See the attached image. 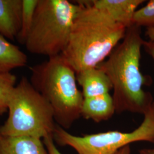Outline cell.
<instances>
[{
    "instance_id": "obj_16",
    "label": "cell",
    "mask_w": 154,
    "mask_h": 154,
    "mask_svg": "<svg viewBox=\"0 0 154 154\" xmlns=\"http://www.w3.org/2000/svg\"><path fill=\"white\" fill-rule=\"evenodd\" d=\"M43 142L49 154H62L55 146L53 136L44 138Z\"/></svg>"
},
{
    "instance_id": "obj_19",
    "label": "cell",
    "mask_w": 154,
    "mask_h": 154,
    "mask_svg": "<svg viewBox=\"0 0 154 154\" xmlns=\"http://www.w3.org/2000/svg\"><path fill=\"white\" fill-rule=\"evenodd\" d=\"M139 152V154H154V148L142 149Z\"/></svg>"
},
{
    "instance_id": "obj_10",
    "label": "cell",
    "mask_w": 154,
    "mask_h": 154,
    "mask_svg": "<svg viewBox=\"0 0 154 154\" xmlns=\"http://www.w3.org/2000/svg\"><path fill=\"white\" fill-rule=\"evenodd\" d=\"M0 154H49L41 139L0 134Z\"/></svg>"
},
{
    "instance_id": "obj_18",
    "label": "cell",
    "mask_w": 154,
    "mask_h": 154,
    "mask_svg": "<svg viewBox=\"0 0 154 154\" xmlns=\"http://www.w3.org/2000/svg\"><path fill=\"white\" fill-rule=\"evenodd\" d=\"M114 154H132L130 145H127L123 147Z\"/></svg>"
},
{
    "instance_id": "obj_7",
    "label": "cell",
    "mask_w": 154,
    "mask_h": 154,
    "mask_svg": "<svg viewBox=\"0 0 154 154\" xmlns=\"http://www.w3.org/2000/svg\"><path fill=\"white\" fill-rule=\"evenodd\" d=\"M143 0H91L94 7L106 11L116 22L127 28L132 25L133 17Z\"/></svg>"
},
{
    "instance_id": "obj_13",
    "label": "cell",
    "mask_w": 154,
    "mask_h": 154,
    "mask_svg": "<svg viewBox=\"0 0 154 154\" xmlns=\"http://www.w3.org/2000/svg\"><path fill=\"white\" fill-rule=\"evenodd\" d=\"M38 0H22L21 29L17 37L21 44L25 45L33 25Z\"/></svg>"
},
{
    "instance_id": "obj_11",
    "label": "cell",
    "mask_w": 154,
    "mask_h": 154,
    "mask_svg": "<svg viewBox=\"0 0 154 154\" xmlns=\"http://www.w3.org/2000/svg\"><path fill=\"white\" fill-rule=\"evenodd\" d=\"M116 113L114 100L110 94L83 99L81 116L99 123L107 121Z\"/></svg>"
},
{
    "instance_id": "obj_8",
    "label": "cell",
    "mask_w": 154,
    "mask_h": 154,
    "mask_svg": "<svg viewBox=\"0 0 154 154\" xmlns=\"http://www.w3.org/2000/svg\"><path fill=\"white\" fill-rule=\"evenodd\" d=\"M77 83L82 88L83 98L110 94L112 85L108 76L98 67L83 70L76 74Z\"/></svg>"
},
{
    "instance_id": "obj_9",
    "label": "cell",
    "mask_w": 154,
    "mask_h": 154,
    "mask_svg": "<svg viewBox=\"0 0 154 154\" xmlns=\"http://www.w3.org/2000/svg\"><path fill=\"white\" fill-rule=\"evenodd\" d=\"M22 11V0H0V34L8 40L18 36Z\"/></svg>"
},
{
    "instance_id": "obj_15",
    "label": "cell",
    "mask_w": 154,
    "mask_h": 154,
    "mask_svg": "<svg viewBox=\"0 0 154 154\" xmlns=\"http://www.w3.org/2000/svg\"><path fill=\"white\" fill-rule=\"evenodd\" d=\"M132 25L147 29H154V0L149 1L146 5L138 9L133 17Z\"/></svg>"
},
{
    "instance_id": "obj_17",
    "label": "cell",
    "mask_w": 154,
    "mask_h": 154,
    "mask_svg": "<svg viewBox=\"0 0 154 154\" xmlns=\"http://www.w3.org/2000/svg\"><path fill=\"white\" fill-rule=\"evenodd\" d=\"M143 48L146 52L151 57L154 61V41H144L143 44ZM154 109V100L152 106Z\"/></svg>"
},
{
    "instance_id": "obj_3",
    "label": "cell",
    "mask_w": 154,
    "mask_h": 154,
    "mask_svg": "<svg viewBox=\"0 0 154 154\" xmlns=\"http://www.w3.org/2000/svg\"><path fill=\"white\" fill-rule=\"evenodd\" d=\"M30 82L49 103L57 125L70 128L81 116L83 96L76 72L62 54L30 67Z\"/></svg>"
},
{
    "instance_id": "obj_14",
    "label": "cell",
    "mask_w": 154,
    "mask_h": 154,
    "mask_svg": "<svg viewBox=\"0 0 154 154\" xmlns=\"http://www.w3.org/2000/svg\"><path fill=\"white\" fill-rule=\"evenodd\" d=\"M16 81V75L11 72H0V116L8 111L9 99Z\"/></svg>"
},
{
    "instance_id": "obj_4",
    "label": "cell",
    "mask_w": 154,
    "mask_h": 154,
    "mask_svg": "<svg viewBox=\"0 0 154 154\" xmlns=\"http://www.w3.org/2000/svg\"><path fill=\"white\" fill-rule=\"evenodd\" d=\"M8 117L0 126V134L44 139L53 137L55 123L48 102L22 77L13 89L8 104Z\"/></svg>"
},
{
    "instance_id": "obj_6",
    "label": "cell",
    "mask_w": 154,
    "mask_h": 154,
    "mask_svg": "<svg viewBox=\"0 0 154 154\" xmlns=\"http://www.w3.org/2000/svg\"><path fill=\"white\" fill-rule=\"evenodd\" d=\"M53 137L58 144L70 146L78 154H114L134 142L154 143V109L152 107L144 115L142 123L132 132L110 131L78 137L56 125Z\"/></svg>"
},
{
    "instance_id": "obj_5",
    "label": "cell",
    "mask_w": 154,
    "mask_h": 154,
    "mask_svg": "<svg viewBox=\"0 0 154 154\" xmlns=\"http://www.w3.org/2000/svg\"><path fill=\"white\" fill-rule=\"evenodd\" d=\"M79 9L78 4L67 0H38L25 44L28 51L49 58L61 54L68 43Z\"/></svg>"
},
{
    "instance_id": "obj_1",
    "label": "cell",
    "mask_w": 154,
    "mask_h": 154,
    "mask_svg": "<svg viewBox=\"0 0 154 154\" xmlns=\"http://www.w3.org/2000/svg\"><path fill=\"white\" fill-rule=\"evenodd\" d=\"M144 42L141 28L132 25L107 59L97 67L111 81L118 114L128 111L144 115L152 107L153 97L144 90V86L150 85L152 79L143 75L140 69Z\"/></svg>"
},
{
    "instance_id": "obj_2",
    "label": "cell",
    "mask_w": 154,
    "mask_h": 154,
    "mask_svg": "<svg viewBox=\"0 0 154 154\" xmlns=\"http://www.w3.org/2000/svg\"><path fill=\"white\" fill-rule=\"evenodd\" d=\"M79 9L74 19L69 41L61 54L76 74L97 67L125 37L127 28L90 1H77Z\"/></svg>"
},
{
    "instance_id": "obj_12",
    "label": "cell",
    "mask_w": 154,
    "mask_h": 154,
    "mask_svg": "<svg viewBox=\"0 0 154 154\" xmlns=\"http://www.w3.org/2000/svg\"><path fill=\"white\" fill-rule=\"evenodd\" d=\"M27 63L26 55L0 34V72H11Z\"/></svg>"
}]
</instances>
